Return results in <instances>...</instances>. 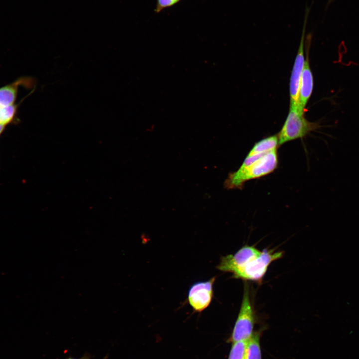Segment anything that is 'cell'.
<instances>
[{"instance_id":"cell-1","label":"cell","mask_w":359,"mask_h":359,"mask_svg":"<svg viewBox=\"0 0 359 359\" xmlns=\"http://www.w3.org/2000/svg\"><path fill=\"white\" fill-rule=\"evenodd\" d=\"M278 165L277 149L262 154H248L235 172H231L224 182L227 189H242L245 183L273 172Z\"/></svg>"},{"instance_id":"cell-2","label":"cell","mask_w":359,"mask_h":359,"mask_svg":"<svg viewBox=\"0 0 359 359\" xmlns=\"http://www.w3.org/2000/svg\"><path fill=\"white\" fill-rule=\"evenodd\" d=\"M319 123L307 120L304 112L298 107L290 105L289 111L285 122L277 134L279 145L305 137L312 131L320 127Z\"/></svg>"},{"instance_id":"cell-3","label":"cell","mask_w":359,"mask_h":359,"mask_svg":"<svg viewBox=\"0 0 359 359\" xmlns=\"http://www.w3.org/2000/svg\"><path fill=\"white\" fill-rule=\"evenodd\" d=\"M255 314L250 299L249 286L245 283L242 304L231 336L232 342L247 341L252 335Z\"/></svg>"},{"instance_id":"cell-4","label":"cell","mask_w":359,"mask_h":359,"mask_svg":"<svg viewBox=\"0 0 359 359\" xmlns=\"http://www.w3.org/2000/svg\"><path fill=\"white\" fill-rule=\"evenodd\" d=\"M282 251L264 249L256 258L249 262L235 278L244 280L261 282L270 264L283 257Z\"/></svg>"},{"instance_id":"cell-5","label":"cell","mask_w":359,"mask_h":359,"mask_svg":"<svg viewBox=\"0 0 359 359\" xmlns=\"http://www.w3.org/2000/svg\"><path fill=\"white\" fill-rule=\"evenodd\" d=\"M309 11V8L306 7L300 45L293 66L289 84L290 105L298 107V108L300 82L305 59L304 54L305 27Z\"/></svg>"},{"instance_id":"cell-6","label":"cell","mask_w":359,"mask_h":359,"mask_svg":"<svg viewBox=\"0 0 359 359\" xmlns=\"http://www.w3.org/2000/svg\"><path fill=\"white\" fill-rule=\"evenodd\" d=\"M215 280L214 276L208 281L195 283L189 288L188 302L195 312H201L210 305L213 296Z\"/></svg>"},{"instance_id":"cell-7","label":"cell","mask_w":359,"mask_h":359,"mask_svg":"<svg viewBox=\"0 0 359 359\" xmlns=\"http://www.w3.org/2000/svg\"><path fill=\"white\" fill-rule=\"evenodd\" d=\"M306 43V58L300 82L299 92V109L304 112L308 101L311 97L313 89V76L311 70L309 60V49L310 48L311 35L307 36Z\"/></svg>"},{"instance_id":"cell-8","label":"cell","mask_w":359,"mask_h":359,"mask_svg":"<svg viewBox=\"0 0 359 359\" xmlns=\"http://www.w3.org/2000/svg\"><path fill=\"white\" fill-rule=\"evenodd\" d=\"M279 146L277 134L269 136L256 142L248 153L249 154H262L268 152Z\"/></svg>"},{"instance_id":"cell-9","label":"cell","mask_w":359,"mask_h":359,"mask_svg":"<svg viewBox=\"0 0 359 359\" xmlns=\"http://www.w3.org/2000/svg\"><path fill=\"white\" fill-rule=\"evenodd\" d=\"M260 332H254L247 340L245 359H262L260 346Z\"/></svg>"},{"instance_id":"cell-10","label":"cell","mask_w":359,"mask_h":359,"mask_svg":"<svg viewBox=\"0 0 359 359\" xmlns=\"http://www.w3.org/2000/svg\"><path fill=\"white\" fill-rule=\"evenodd\" d=\"M17 89L16 85L13 84L0 88V108L13 105L16 97Z\"/></svg>"},{"instance_id":"cell-11","label":"cell","mask_w":359,"mask_h":359,"mask_svg":"<svg viewBox=\"0 0 359 359\" xmlns=\"http://www.w3.org/2000/svg\"><path fill=\"white\" fill-rule=\"evenodd\" d=\"M247 341L233 342L228 359H245Z\"/></svg>"},{"instance_id":"cell-12","label":"cell","mask_w":359,"mask_h":359,"mask_svg":"<svg viewBox=\"0 0 359 359\" xmlns=\"http://www.w3.org/2000/svg\"><path fill=\"white\" fill-rule=\"evenodd\" d=\"M182 0H156V4L154 12H161L164 9L169 8L177 4Z\"/></svg>"},{"instance_id":"cell-13","label":"cell","mask_w":359,"mask_h":359,"mask_svg":"<svg viewBox=\"0 0 359 359\" xmlns=\"http://www.w3.org/2000/svg\"><path fill=\"white\" fill-rule=\"evenodd\" d=\"M4 117L3 111L1 108H0V124L4 125Z\"/></svg>"},{"instance_id":"cell-14","label":"cell","mask_w":359,"mask_h":359,"mask_svg":"<svg viewBox=\"0 0 359 359\" xmlns=\"http://www.w3.org/2000/svg\"><path fill=\"white\" fill-rule=\"evenodd\" d=\"M4 127V125L0 124V134L3 130Z\"/></svg>"},{"instance_id":"cell-15","label":"cell","mask_w":359,"mask_h":359,"mask_svg":"<svg viewBox=\"0 0 359 359\" xmlns=\"http://www.w3.org/2000/svg\"><path fill=\"white\" fill-rule=\"evenodd\" d=\"M333 1V0H328V3H327L328 5H329Z\"/></svg>"},{"instance_id":"cell-16","label":"cell","mask_w":359,"mask_h":359,"mask_svg":"<svg viewBox=\"0 0 359 359\" xmlns=\"http://www.w3.org/2000/svg\"><path fill=\"white\" fill-rule=\"evenodd\" d=\"M68 359H84V358H81V359H75V358H68Z\"/></svg>"}]
</instances>
